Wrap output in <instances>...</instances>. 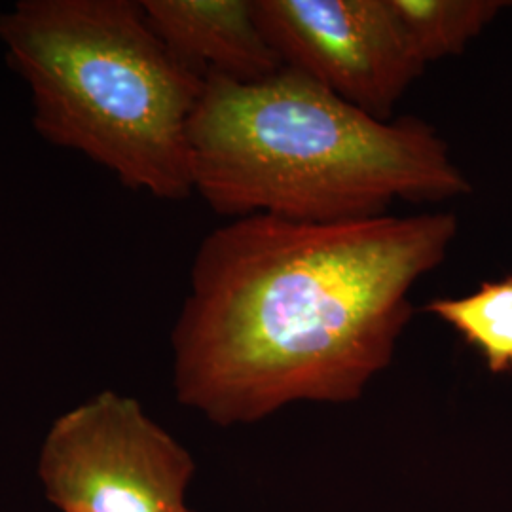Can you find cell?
Here are the masks:
<instances>
[{
    "label": "cell",
    "mask_w": 512,
    "mask_h": 512,
    "mask_svg": "<svg viewBox=\"0 0 512 512\" xmlns=\"http://www.w3.org/2000/svg\"><path fill=\"white\" fill-rule=\"evenodd\" d=\"M196 463L139 401L101 391L48 429L38 478L61 512H192Z\"/></svg>",
    "instance_id": "277c9868"
},
{
    "label": "cell",
    "mask_w": 512,
    "mask_h": 512,
    "mask_svg": "<svg viewBox=\"0 0 512 512\" xmlns=\"http://www.w3.org/2000/svg\"><path fill=\"white\" fill-rule=\"evenodd\" d=\"M255 12L285 67L380 120L427 67L389 0H255Z\"/></svg>",
    "instance_id": "5b68a950"
},
{
    "label": "cell",
    "mask_w": 512,
    "mask_h": 512,
    "mask_svg": "<svg viewBox=\"0 0 512 512\" xmlns=\"http://www.w3.org/2000/svg\"><path fill=\"white\" fill-rule=\"evenodd\" d=\"M152 31L186 67L255 82L285 65L264 37L255 0H143Z\"/></svg>",
    "instance_id": "8992f818"
},
{
    "label": "cell",
    "mask_w": 512,
    "mask_h": 512,
    "mask_svg": "<svg viewBox=\"0 0 512 512\" xmlns=\"http://www.w3.org/2000/svg\"><path fill=\"white\" fill-rule=\"evenodd\" d=\"M188 143L194 192L230 219H370L471 192L437 129L380 120L289 67L255 82L207 74Z\"/></svg>",
    "instance_id": "7a4b0ae2"
},
{
    "label": "cell",
    "mask_w": 512,
    "mask_h": 512,
    "mask_svg": "<svg viewBox=\"0 0 512 512\" xmlns=\"http://www.w3.org/2000/svg\"><path fill=\"white\" fill-rule=\"evenodd\" d=\"M404 35L421 61L459 55L499 12L503 0H389Z\"/></svg>",
    "instance_id": "52a82bcc"
},
{
    "label": "cell",
    "mask_w": 512,
    "mask_h": 512,
    "mask_svg": "<svg viewBox=\"0 0 512 512\" xmlns=\"http://www.w3.org/2000/svg\"><path fill=\"white\" fill-rule=\"evenodd\" d=\"M0 44L50 145L101 165L131 192L194 194L188 126L205 78L152 31L135 0H19Z\"/></svg>",
    "instance_id": "3957f363"
},
{
    "label": "cell",
    "mask_w": 512,
    "mask_h": 512,
    "mask_svg": "<svg viewBox=\"0 0 512 512\" xmlns=\"http://www.w3.org/2000/svg\"><path fill=\"white\" fill-rule=\"evenodd\" d=\"M456 236L446 211L222 224L196 251L171 332L177 401L220 427L359 401L414 317L412 289Z\"/></svg>",
    "instance_id": "6da1fadb"
},
{
    "label": "cell",
    "mask_w": 512,
    "mask_h": 512,
    "mask_svg": "<svg viewBox=\"0 0 512 512\" xmlns=\"http://www.w3.org/2000/svg\"><path fill=\"white\" fill-rule=\"evenodd\" d=\"M425 311L456 330L492 374L512 372V275L486 281L465 296L435 298Z\"/></svg>",
    "instance_id": "ba28073f"
}]
</instances>
